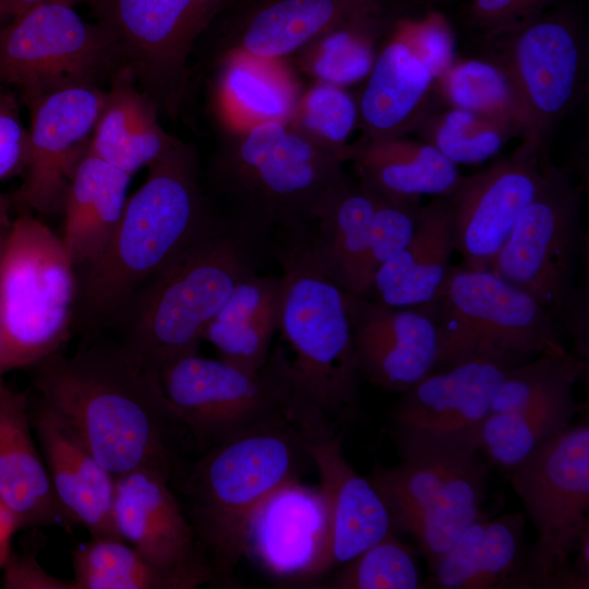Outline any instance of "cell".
<instances>
[{
    "label": "cell",
    "mask_w": 589,
    "mask_h": 589,
    "mask_svg": "<svg viewBox=\"0 0 589 589\" xmlns=\"http://www.w3.org/2000/svg\"><path fill=\"white\" fill-rule=\"evenodd\" d=\"M106 91L95 81L65 82L21 97L29 111L28 155L19 211L62 209L71 177L88 149Z\"/></svg>",
    "instance_id": "2e32d148"
},
{
    "label": "cell",
    "mask_w": 589,
    "mask_h": 589,
    "mask_svg": "<svg viewBox=\"0 0 589 589\" xmlns=\"http://www.w3.org/2000/svg\"><path fill=\"white\" fill-rule=\"evenodd\" d=\"M358 120V105L345 87L317 82L301 96L289 125L344 163L353 157L348 140Z\"/></svg>",
    "instance_id": "f35d334b"
},
{
    "label": "cell",
    "mask_w": 589,
    "mask_h": 589,
    "mask_svg": "<svg viewBox=\"0 0 589 589\" xmlns=\"http://www.w3.org/2000/svg\"><path fill=\"white\" fill-rule=\"evenodd\" d=\"M455 252L448 195L421 205L412 237L378 268L363 298L394 308L431 303L452 268Z\"/></svg>",
    "instance_id": "cb8c5ba5"
},
{
    "label": "cell",
    "mask_w": 589,
    "mask_h": 589,
    "mask_svg": "<svg viewBox=\"0 0 589 589\" xmlns=\"http://www.w3.org/2000/svg\"><path fill=\"white\" fill-rule=\"evenodd\" d=\"M50 0H0V22L14 19Z\"/></svg>",
    "instance_id": "f907efd6"
},
{
    "label": "cell",
    "mask_w": 589,
    "mask_h": 589,
    "mask_svg": "<svg viewBox=\"0 0 589 589\" xmlns=\"http://www.w3.org/2000/svg\"><path fill=\"white\" fill-rule=\"evenodd\" d=\"M519 363L481 356L433 371L396 404L392 414L396 444L480 434L503 381Z\"/></svg>",
    "instance_id": "d6986e66"
},
{
    "label": "cell",
    "mask_w": 589,
    "mask_h": 589,
    "mask_svg": "<svg viewBox=\"0 0 589 589\" xmlns=\"http://www.w3.org/2000/svg\"><path fill=\"white\" fill-rule=\"evenodd\" d=\"M587 369L578 356L542 354L515 365L503 381L492 405V412L515 411L567 388Z\"/></svg>",
    "instance_id": "b9f144b4"
},
{
    "label": "cell",
    "mask_w": 589,
    "mask_h": 589,
    "mask_svg": "<svg viewBox=\"0 0 589 589\" xmlns=\"http://www.w3.org/2000/svg\"><path fill=\"white\" fill-rule=\"evenodd\" d=\"M0 349H1V309H0ZM3 375H4V373L2 372L1 360H0V386L5 384L4 380H3Z\"/></svg>",
    "instance_id": "11a10c76"
},
{
    "label": "cell",
    "mask_w": 589,
    "mask_h": 589,
    "mask_svg": "<svg viewBox=\"0 0 589 589\" xmlns=\"http://www.w3.org/2000/svg\"><path fill=\"white\" fill-rule=\"evenodd\" d=\"M380 0H273L244 23L233 53L281 60Z\"/></svg>",
    "instance_id": "4dcf8cb0"
},
{
    "label": "cell",
    "mask_w": 589,
    "mask_h": 589,
    "mask_svg": "<svg viewBox=\"0 0 589 589\" xmlns=\"http://www.w3.org/2000/svg\"><path fill=\"white\" fill-rule=\"evenodd\" d=\"M351 160L358 183L394 201L449 195L462 178L457 165L420 139H361Z\"/></svg>",
    "instance_id": "4316f807"
},
{
    "label": "cell",
    "mask_w": 589,
    "mask_h": 589,
    "mask_svg": "<svg viewBox=\"0 0 589 589\" xmlns=\"http://www.w3.org/2000/svg\"><path fill=\"white\" fill-rule=\"evenodd\" d=\"M2 570V585L7 589H75L73 580L48 575L31 555L11 552Z\"/></svg>",
    "instance_id": "7dc6e473"
},
{
    "label": "cell",
    "mask_w": 589,
    "mask_h": 589,
    "mask_svg": "<svg viewBox=\"0 0 589 589\" xmlns=\"http://www.w3.org/2000/svg\"><path fill=\"white\" fill-rule=\"evenodd\" d=\"M510 76L534 136L549 131L579 101L587 86L588 43L572 11L557 5L520 26L485 38Z\"/></svg>",
    "instance_id": "5bb4252c"
},
{
    "label": "cell",
    "mask_w": 589,
    "mask_h": 589,
    "mask_svg": "<svg viewBox=\"0 0 589 589\" xmlns=\"http://www.w3.org/2000/svg\"><path fill=\"white\" fill-rule=\"evenodd\" d=\"M211 176L217 193L231 201V214L272 237L309 231L350 181L340 160L277 121L230 129Z\"/></svg>",
    "instance_id": "5b68a950"
},
{
    "label": "cell",
    "mask_w": 589,
    "mask_h": 589,
    "mask_svg": "<svg viewBox=\"0 0 589 589\" xmlns=\"http://www.w3.org/2000/svg\"><path fill=\"white\" fill-rule=\"evenodd\" d=\"M360 374L402 394L436 369L438 333L430 308H394L345 292Z\"/></svg>",
    "instance_id": "44dd1931"
},
{
    "label": "cell",
    "mask_w": 589,
    "mask_h": 589,
    "mask_svg": "<svg viewBox=\"0 0 589 589\" xmlns=\"http://www.w3.org/2000/svg\"><path fill=\"white\" fill-rule=\"evenodd\" d=\"M171 477L139 468L116 477L112 522L116 534L181 589L212 581L195 532L170 490Z\"/></svg>",
    "instance_id": "ac0fdd59"
},
{
    "label": "cell",
    "mask_w": 589,
    "mask_h": 589,
    "mask_svg": "<svg viewBox=\"0 0 589 589\" xmlns=\"http://www.w3.org/2000/svg\"><path fill=\"white\" fill-rule=\"evenodd\" d=\"M327 513L317 489L292 481L276 491L254 516L247 539L251 554L268 573L284 578L322 575Z\"/></svg>",
    "instance_id": "7402d4cb"
},
{
    "label": "cell",
    "mask_w": 589,
    "mask_h": 589,
    "mask_svg": "<svg viewBox=\"0 0 589 589\" xmlns=\"http://www.w3.org/2000/svg\"><path fill=\"white\" fill-rule=\"evenodd\" d=\"M527 552L521 513L488 518L467 589H526Z\"/></svg>",
    "instance_id": "ab89813d"
},
{
    "label": "cell",
    "mask_w": 589,
    "mask_h": 589,
    "mask_svg": "<svg viewBox=\"0 0 589 589\" xmlns=\"http://www.w3.org/2000/svg\"><path fill=\"white\" fill-rule=\"evenodd\" d=\"M77 273L61 237L31 212L13 217L0 260L1 369L59 352L74 317Z\"/></svg>",
    "instance_id": "ba28073f"
},
{
    "label": "cell",
    "mask_w": 589,
    "mask_h": 589,
    "mask_svg": "<svg viewBox=\"0 0 589 589\" xmlns=\"http://www.w3.org/2000/svg\"><path fill=\"white\" fill-rule=\"evenodd\" d=\"M55 495L70 524L93 538H118L112 522L116 476L41 401L29 408Z\"/></svg>",
    "instance_id": "603a6c76"
},
{
    "label": "cell",
    "mask_w": 589,
    "mask_h": 589,
    "mask_svg": "<svg viewBox=\"0 0 589 589\" xmlns=\"http://www.w3.org/2000/svg\"><path fill=\"white\" fill-rule=\"evenodd\" d=\"M426 305L438 333L435 370L481 356L524 362L542 354L568 353L553 316L491 269L452 266L437 297Z\"/></svg>",
    "instance_id": "30bf717a"
},
{
    "label": "cell",
    "mask_w": 589,
    "mask_h": 589,
    "mask_svg": "<svg viewBox=\"0 0 589 589\" xmlns=\"http://www.w3.org/2000/svg\"><path fill=\"white\" fill-rule=\"evenodd\" d=\"M507 471L537 530L527 552L526 589L589 588L570 562L589 525L588 423L568 426Z\"/></svg>",
    "instance_id": "8fae6325"
},
{
    "label": "cell",
    "mask_w": 589,
    "mask_h": 589,
    "mask_svg": "<svg viewBox=\"0 0 589 589\" xmlns=\"http://www.w3.org/2000/svg\"><path fill=\"white\" fill-rule=\"evenodd\" d=\"M430 70L395 33L376 56L359 104L362 139L406 136L428 112Z\"/></svg>",
    "instance_id": "484cf974"
},
{
    "label": "cell",
    "mask_w": 589,
    "mask_h": 589,
    "mask_svg": "<svg viewBox=\"0 0 589 589\" xmlns=\"http://www.w3.org/2000/svg\"><path fill=\"white\" fill-rule=\"evenodd\" d=\"M221 218L201 183L196 154L176 140L148 166L104 251L76 268L74 316L99 324Z\"/></svg>",
    "instance_id": "7a4b0ae2"
},
{
    "label": "cell",
    "mask_w": 589,
    "mask_h": 589,
    "mask_svg": "<svg viewBox=\"0 0 589 589\" xmlns=\"http://www.w3.org/2000/svg\"><path fill=\"white\" fill-rule=\"evenodd\" d=\"M105 72L113 73L107 35L71 5L47 1L0 27V86L21 97Z\"/></svg>",
    "instance_id": "9a60e30c"
},
{
    "label": "cell",
    "mask_w": 589,
    "mask_h": 589,
    "mask_svg": "<svg viewBox=\"0 0 589 589\" xmlns=\"http://www.w3.org/2000/svg\"><path fill=\"white\" fill-rule=\"evenodd\" d=\"M158 376L176 418L203 450L271 421H298L312 407L293 384L284 348L254 371L195 352L165 363Z\"/></svg>",
    "instance_id": "9c48e42d"
},
{
    "label": "cell",
    "mask_w": 589,
    "mask_h": 589,
    "mask_svg": "<svg viewBox=\"0 0 589 589\" xmlns=\"http://www.w3.org/2000/svg\"><path fill=\"white\" fill-rule=\"evenodd\" d=\"M266 251H273L272 236L233 214L221 215L130 300L121 347L156 370L197 352L209 321L235 287L257 273Z\"/></svg>",
    "instance_id": "3957f363"
},
{
    "label": "cell",
    "mask_w": 589,
    "mask_h": 589,
    "mask_svg": "<svg viewBox=\"0 0 589 589\" xmlns=\"http://www.w3.org/2000/svg\"><path fill=\"white\" fill-rule=\"evenodd\" d=\"M11 225H0V260H1L4 247H5V243H7Z\"/></svg>",
    "instance_id": "f5cc1de1"
},
{
    "label": "cell",
    "mask_w": 589,
    "mask_h": 589,
    "mask_svg": "<svg viewBox=\"0 0 589 589\" xmlns=\"http://www.w3.org/2000/svg\"><path fill=\"white\" fill-rule=\"evenodd\" d=\"M20 525L15 515L0 501V570L11 554V542Z\"/></svg>",
    "instance_id": "c3c4849f"
},
{
    "label": "cell",
    "mask_w": 589,
    "mask_h": 589,
    "mask_svg": "<svg viewBox=\"0 0 589 589\" xmlns=\"http://www.w3.org/2000/svg\"><path fill=\"white\" fill-rule=\"evenodd\" d=\"M325 585L330 589L422 588L416 554L395 531L336 568Z\"/></svg>",
    "instance_id": "60d3db41"
},
{
    "label": "cell",
    "mask_w": 589,
    "mask_h": 589,
    "mask_svg": "<svg viewBox=\"0 0 589 589\" xmlns=\"http://www.w3.org/2000/svg\"><path fill=\"white\" fill-rule=\"evenodd\" d=\"M479 436L398 443L400 461L369 479L393 530L414 539L430 570L482 513L489 464Z\"/></svg>",
    "instance_id": "52a82bcc"
},
{
    "label": "cell",
    "mask_w": 589,
    "mask_h": 589,
    "mask_svg": "<svg viewBox=\"0 0 589 589\" xmlns=\"http://www.w3.org/2000/svg\"><path fill=\"white\" fill-rule=\"evenodd\" d=\"M298 426L318 472V490L326 506L327 544L322 567L325 574L394 530L383 500L371 481L349 465L342 453V436L329 425L328 419L311 412Z\"/></svg>",
    "instance_id": "ffe728a7"
},
{
    "label": "cell",
    "mask_w": 589,
    "mask_h": 589,
    "mask_svg": "<svg viewBox=\"0 0 589 589\" xmlns=\"http://www.w3.org/2000/svg\"><path fill=\"white\" fill-rule=\"evenodd\" d=\"M157 109L130 74L113 73L87 152L130 176L148 167L176 141L159 125Z\"/></svg>",
    "instance_id": "f1b7e54d"
},
{
    "label": "cell",
    "mask_w": 589,
    "mask_h": 589,
    "mask_svg": "<svg viewBox=\"0 0 589 589\" xmlns=\"http://www.w3.org/2000/svg\"><path fill=\"white\" fill-rule=\"evenodd\" d=\"M394 33L408 45L435 80L454 63V33L443 14L430 12L417 20H399Z\"/></svg>",
    "instance_id": "ee69618b"
},
{
    "label": "cell",
    "mask_w": 589,
    "mask_h": 589,
    "mask_svg": "<svg viewBox=\"0 0 589 589\" xmlns=\"http://www.w3.org/2000/svg\"><path fill=\"white\" fill-rule=\"evenodd\" d=\"M378 195L351 180L327 201L304 232L320 268L346 293H356L357 275L366 249Z\"/></svg>",
    "instance_id": "1f68e13d"
},
{
    "label": "cell",
    "mask_w": 589,
    "mask_h": 589,
    "mask_svg": "<svg viewBox=\"0 0 589 589\" xmlns=\"http://www.w3.org/2000/svg\"><path fill=\"white\" fill-rule=\"evenodd\" d=\"M132 176L86 152L69 182L62 243L76 268L96 259L124 212Z\"/></svg>",
    "instance_id": "83f0119b"
},
{
    "label": "cell",
    "mask_w": 589,
    "mask_h": 589,
    "mask_svg": "<svg viewBox=\"0 0 589 589\" xmlns=\"http://www.w3.org/2000/svg\"><path fill=\"white\" fill-rule=\"evenodd\" d=\"M40 401L113 476L139 468L173 471L172 432L182 425L160 386L158 370L121 345L51 354L31 368ZM183 426V425H182Z\"/></svg>",
    "instance_id": "6da1fadb"
},
{
    "label": "cell",
    "mask_w": 589,
    "mask_h": 589,
    "mask_svg": "<svg viewBox=\"0 0 589 589\" xmlns=\"http://www.w3.org/2000/svg\"><path fill=\"white\" fill-rule=\"evenodd\" d=\"M549 157L545 142L524 139L507 156L461 178L448 195L455 251L469 269H490L534 196Z\"/></svg>",
    "instance_id": "e0dca14e"
},
{
    "label": "cell",
    "mask_w": 589,
    "mask_h": 589,
    "mask_svg": "<svg viewBox=\"0 0 589 589\" xmlns=\"http://www.w3.org/2000/svg\"><path fill=\"white\" fill-rule=\"evenodd\" d=\"M311 462L296 420L255 426L207 449L184 482L187 515L211 569L226 581L242 555L251 522Z\"/></svg>",
    "instance_id": "277c9868"
},
{
    "label": "cell",
    "mask_w": 589,
    "mask_h": 589,
    "mask_svg": "<svg viewBox=\"0 0 589 589\" xmlns=\"http://www.w3.org/2000/svg\"><path fill=\"white\" fill-rule=\"evenodd\" d=\"M577 411L573 388H567L515 411L492 412L480 429L481 449L508 470L570 426Z\"/></svg>",
    "instance_id": "836d02e7"
},
{
    "label": "cell",
    "mask_w": 589,
    "mask_h": 589,
    "mask_svg": "<svg viewBox=\"0 0 589 589\" xmlns=\"http://www.w3.org/2000/svg\"><path fill=\"white\" fill-rule=\"evenodd\" d=\"M420 207V201H394L378 195L353 296L364 297L378 268L405 248L414 231Z\"/></svg>",
    "instance_id": "7bdbcfd3"
},
{
    "label": "cell",
    "mask_w": 589,
    "mask_h": 589,
    "mask_svg": "<svg viewBox=\"0 0 589 589\" xmlns=\"http://www.w3.org/2000/svg\"><path fill=\"white\" fill-rule=\"evenodd\" d=\"M414 132L455 165L485 161L517 135L501 121L455 107L428 113Z\"/></svg>",
    "instance_id": "74e56055"
},
{
    "label": "cell",
    "mask_w": 589,
    "mask_h": 589,
    "mask_svg": "<svg viewBox=\"0 0 589 589\" xmlns=\"http://www.w3.org/2000/svg\"><path fill=\"white\" fill-rule=\"evenodd\" d=\"M31 428L26 395L0 386V501L20 528L68 526Z\"/></svg>",
    "instance_id": "d4e9b609"
},
{
    "label": "cell",
    "mask_w": 589,
    "mask_h": 589,
    "mask_svg": "<svg viewBox=\"0 0 589 589\" xmlns=\"http://www.w3.org/2000/svg\"><path fill=\"white\" fill-rule=\"evenodd\" d=\"M576 552L577 557L574 567L580 578L589 582V525L582 529L579 536Z\"/></svg>",
    "instance_id": "681fc988"
},
{
    "label": "cell",
    "mask_w": 589,
    "mask_h": 589,
    "mask_svg": "<svg viewBox=\"0 0 589 589\" xmlns=\"http://www.w3.org/2000/svg\"><path fill=\"white\" fill-rule=\"evenodd\" d=\"M437 80L450 107L501 121L521 140H538L510 76L494 59L454 61Z\"/></svg>",
    "instance_id": "e575fe53"
},
{
    "label": "cell",
    "mask_w": 589,
    "mask_h": 589,
    "mask_svg": "<svg viewBox=\"0 0 589 589\" xmlns=\"http://www.w3.org/2000/svg\"><path fill=\"white\" fill-rule=\"evenodd\" d=\"M304 232L274 235L281 269L278 330L294 354L290 372L300 396L327 418L350 417L361 374L345 291L320 268Z\"/></svg>",
    "instance_id": "8992f818"
},
{
    "label": "cell",
    "mask_w": 589,
    "mask_h": 589,
    "mask_svg": "<svg viewBox=\"0 0 589 589\" xmlns=\"http://www.w3.org/2000/svg\"><path fill=\"white\" fill-rule=\"evenodd\" d=\"M27 155L28 131L21 120L17 95L0 86V181L23 172Z\"/></svg>",
    "instance_id": "bcb514c9"
},
{
    "label": "cell",
    "mask_w": 589,
    "mask_h": 589,
    "mask_svg": "<svg viewBox=\"0 0 589 589\" xmlns=\"http://www.w3.org/2000/svg\"><path fill=\"white\" fill-rule=\"evenodd\" d=\"M383 7L353 15L303 48V65L317 82L345 87L366 79L384 32Z\"/></svg>",
    "instance_id": "d590c367"
},
{
    "label": "cell",
    "mask_w": 589,
    "mask_h": 589,
    "mask_svg": "<svg viewBox=\"0 0 589 589\" xmlns=\"http://www.w3.org/2000/svg\"><path fill=\"white\" fill-rule=\"evenodd\" d=\"M75 589H181L119 538H93L72 552Z\"/></svg>",
    "instance_id": "8d00e7d4"
},
{
    "label": "cell",
    "mask_w": 589,
    "mask_h": 589,
    "mask_svg": "<svg viewBox=\"0 0 589 589\" xmlns=\"http://www.w3.org/2000/svg\"><path fill=\"white\" fill-rule=\"evenodd\" d=\"M563 0H470L467 20L485 38L530 22Z\"/></svg>",
    "instance_id": "f6af8a7d"
},
{
    "label": "cell",
    "mask_w": 589,
    "mask_h": 589,
    "mask_svg": "<svg viewBox=\"0 0 589 589\" xmlns=\"http://www.w3.org/2000/svg\"><path fill=\"white\" fill-rule=\"evenodd\" d=\"M13 206L12 197L0 193V225H11L13 217L11 209Z\"/></svg>",
    "instance_id": "816d5d0a"
},
{
    "label": "cell",
    "mask_w": 589,
    "mask_h": 589,
    "mask_svg": "<svg viewBox=\"0 0 589 589\" xmlns=\"http://www.w3.org/2000/svg\"><path fill=\"white\" fill-rule=\"evenodd\" d=\"M217 0H93L110 46L113 73L127 72L157 106L173 113L189 51Z\"/></svg>",
    "instance_id": "4fadbf2b"
},
{
    "label": "cell",
    "mask_w": 589,
    "mask_h": 589,
    "mask_svg": "<svg viewBox=\"0 0 589 589\" xmlns=\"http://www.w3.org/2000/svg\"><path fill=\"white\" fill-rule=\"evenodd\" d=\"M281 279L255 273L240 281L206 326L219 359L247 370L268 360L279 325Z\"/></svg>",
    "instance_id": "f546056e"
},
{
    "label": "cell",
    "mask_w": 589,
    "mask_h": 589,
    "mask_svg": "<svg viewBox=\"0 0 589 589\" xmlns=\"http://www.w3.org/2000/svg\"><path fill=\"white\" fill-rule=\"evenodd\" d=\"M220 93L237 125L277 121L289 124L301 92L281 60L233 53L220 76Z\"/></svg>",
    "instance_id": "d6a6232c"
},
{
    "label": "cell",
    "mask_w": 589,
    "mask_h": 589,
    "mask_svg": "<svg viewBox=\"0 0 589 589\" xmlns=\"http://www.w3.org/2000/svg\"><path fill=\"white\" fill-rule=\"evenodd\" d=\"M50 1H56V2L74 7L75 4L82 3V2L91 4L93 0H50Z\"/></svg>",
    "instance_id": "db71d44e"
},
{
    "label": "cell",
    "mask_w": 589,
    "mask_h": 589,
    "mask_svg": "<svg viewBox=\"0 0 589 589\" xmlns=\"http://www.w3.org/2000/svg\"><path fill=\"white\" fill-rule=\"evenodd\" d=\"M582 188L548 157L541 183L490 269L552 316L567 312L580 247Z\"/></svg>",
    "instance_id": "7c38bea8"
}]
</instances>
